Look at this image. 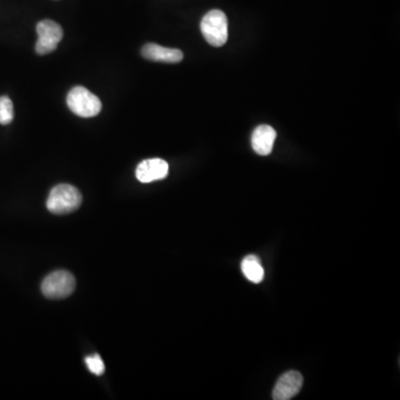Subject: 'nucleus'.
<instances>
[{
	"instance_id": "obj_1",
	"label": "nucleus",
	"mask_w": 400,
	"mask_h": 400,
	"mask_svg": "<svg viewBox=\"0 0 400 400\" xmlns=\"http://www.w3.org/2000/svg\"><path fill=\"white\" fill-rule=\"evenodd\" d=\"M82 202V193L77 188L68 184H60L51 189L46 206L55 215H67L78 209Z\"/></svg>"
},
{
	"instance_id": "obj_2",
	"label": "nucleus",
	"mask_w": 400,
	"mask_h": 400,
	"mask_svg": "<svg viewBox=\"0 0 400 400\" xmlns=\"http://www.w3.org/2000/svg\"><path fill=\"white\" fill-rule=\"evenodd\" d=\"M200 31L206 42L214 47H221L228 40V19L224 12L214 9L205 15Z\"/></svg>"
},
{
	"instance_id": "obj_3",
	"label": "nucleus",
	"mask_w": 400,
	"mask_h": 400,
	"mask_svg": "<svg viewBox=\"0 0 400 400\" xmlns=\"http://www.w3.org/2000/svg\"><path fill=\"white\" fill-rule=\"evenodd\" d=\"M67 105L75 115L82 118L95 117L101 112L103 107L101 99L82 86L70 90L67 96Z\"/></svg>"
},
{
	"instance_id": "obj_4",
	"label": "nucleus",
	"mask_w": 400,
	"mask_h": 400,
	"mask_svg": "<svg viewBox=\"0 0 400 400\" xmlns=\"http://www.w3.org/2000/svg\"><path fill=\"white\" fill-rule=\"evenodd\" d=\"M76 279L67 270H57L48 275L42 284V293L49 299H64L73 294Z\"/></svg>"
},
{
	"instance_id": "obj_5",
	"label": "nucleus",
	"mask_w": 400,
	"mask_h": 400,
	"mask_svg": "<svg viewBox=\"0 0 400 400\" xmlns=\"http://www.w3.org/2000/svg\"><path fill=\"white\" fill-rule=\"evenodd\" d=\"M38 40L36 42V53L47 55L56 51L58 44L62 40L64 31L62 26L51 19L42 20L36 27Z\"/></svg>"
},
{
	"instance_id": "obj_6",
	"label": "nucleus",
	"mask_w": 400,
	"mask_h": 400,
	"mask_svg": "<svg viewBox=\"0 0 400 400\" xmlns=\"http://www.w3.org/2000/svg\"><path fill=\"white\" fill-rule=\"evenodd\" d=\"M304 383L300 372L296 370H290L280 376L274 392H272V399L275 400H289L296 396L300 392Z\"/></svg>"
},
{
	"instance_id": "obj_7",
	"label": "nucleus",
	"mask_w": 400,
	"mask_h": 400,
	"mask_svg": "<svg viewBox=\"0 0 400 400\" xmlns=\"http://www.w3.org/2000/svg\"><path fill=\"white\" fill-rule=\"evenodd\" d=\"M169 166L167 162L160 158L144 160L136 169V177L140 182H148L162 180L168 176Z\"/></svg>"
},
{
	"instance_id": "obj_8",
	"label": "nucleus",
	"mask_w": 400,
	"mask_h": 400,
	"mask_svg": "<svg viewBox=\"0 0 400 400\" xmlns=\"http://www.w3.org/2000/svg\"><path fill=\"white\" fill-rule=\"evenodd\" d=\"M144 58L151 62H167V64H177L184 59V53L180 49L175 48L163 47L156 44H147L141 49Z\"/></svg>"
},
{
	"instance_id": "obj_9",
	"label": "nucleus",
	"mask_w": 400,
	"mask_h": 400,
	"mask_svg": "<svg viewBox=\"0 0 400 400\" xmlns=\"http://www.w3.org/2000/svg\"><path fill=\"white\" fill-rule=\"evenodd\" d=\"M277 132L268 125H261L254 130L252 136V149L261 156L272 154Z\"/></svg>"
},
{
	"instance_id": "obj_10",
	"label": "nucleus",
	"mask_w": 400,
	"mask_h": 400,
	"mask_svg": "<svg viewBox=\"0 0 400 400\" xmlns=\"http://www.w3.org/2000/svg\"><path fill=\"white\" fill-rule=\"evenodd\" d=\"M241 270L247 279L254 284L261 283L265 277V272L261 265V261L259 258L254 255L247 256L245 258L241 263Z\"/></svg>"
},
{
	"instance_id": "obj_11",
	"label": "nucleus",
	"mask_w": 400,
	"mask_h": 400,
	"mask_svg": "<svg viewBox=\"0 0 400 400\" xmlns=\"http://www.w3.org/2000/svg\"><path fill=\"white\" fill-rule=\"evenodd\" d=\"M14 121V105L7 96H0V125H9Z\"/></svg>"
},
{
	"instance_id": "obj_12",
	"label": "nucleus",
	"mask_w": 400,
	"mask_h": 400,
	"mask_svg": "<svg viewBox=\"0 0 400 400\" xmlns=\"http://www.w3.org/2000/svg\"><path fill=\"white\" fill-rule=\"evenodd\" d=\"M85 363L87 366L88 370L96 376H101L105 372V364L101 356L95 354L93 356H87L85 358Z\"/></svg>"
}]
</instances>
